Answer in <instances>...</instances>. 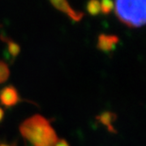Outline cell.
<instances>
[{
  "label": "cell",
  "mask_w": 146,
  "mask_h": 146,
  "mask_svg": "<svg viewBox=\"0 0 146 146\" xmlns=\"http://www.w3.org/2000/svg\"><path fill=\"white\" fill-rule=\"evenodd\" d=\"M22 137L34 146H55L57 135L45 117L35 114L25 120L19 126Z\"/></svg>",
  "instance_id": "cell-1"
},
{
  "label": "cell",
  "mask_w": 146,
  "mask_h": 146,
  "mask_svg": "<svg viewBox=\"0 0 146 146\" xmlns=\"http://www.w3.org/2000/svg\"><path fill=\"white\" fill-rule=\"evenodd\" d=\"M87 12L92 16L98 15L101 12V10H100V2L96 1V0L90 1L87 4Z\"/></svg>",
  "instance_id": "cell-9"
},
{
  "label": "cell",
  "mask_w": 146,
  "mask_h": 146,
  "mask_svg": "<svg viewBox=\"0 0 146 146\" xmlns=\"http://www.w3.org/2000/svg\"><path fill=\"white\" fill-rule=\"evenodd\" d=\"M55 146H70V144L64 139H58V141H57V143H56Z\"/></svg>",
  "instance_id": "cell-11"
},
{
  "label": "cell",
  "mask_w": 146,
  "mask_h": 146,
  "mask_svg": "<svg viewBox=\"0 0 146 146\" xmlns=\"http://www.w3.org/2000/svg\"><path fill=\"white\" fill-rule=\"evenodd\" d=\"M10 76V70L8 65L0 59V84L5 83Z\"/></svg>",
  "instance_id": "cell-8"
},
{
  "label": "cell",
  "mask_w": 146,
  "mask_h": 146,
  "mask_svg": "<svg viewBox=\"0 0 146 146\" xmlns=\"http://www.w3.org/2000/svg\"><path fill=\"white\" fill-rule=\"evenodd\" d=\"M117 115L115 113H113L112 112H103L102 113H100V115L96 116V119L98 121H100L102 125H104L108 131L113 132V133H115L116 130L113 129V122L116 120Z\"/></svg>",
  "instance_id": "cell-6"
},
{
  "label": "cell",
  "mask_w": 146,
  "mask_h": 146,
  "mask_svg": "<svg viewBox=\"0 0 146 146\" xmlns=\"http://www.w3.org/2000/svg\"><path fill=\"white\" fill-rule=\"evenodd\" d=\"M1 39L6 42L7 44V48H8V51L9 53L12 55V56L16 57L19 56V52H20V47L18 43H16L15 41H13V40L6 38V37H1Z\"/></svg>",
  "instance_id": "cell-7"
},
{
  "label": "cell",
  "mask_w": 146,
  "mask_h": 146,
  "mask_svg": "<svg viewBox=\"0 0 146 146\" xmlns=\"http://www.w3.org/2000/svg\"><path fill=\"white\" fill-rule=\"evenodd\" d=\"M50 3L56 9L67 14L74 21H80L83 19V17H84V13L72 9L71 6L69 5V3L64 1V0H54V1H51Z\"/></svg>",
  "instance_id": "cell-4"
},
{
  "label": "cell",
  "mask_w": 146,
  "mask_h": 146,
  "mask_svg": "<svg viewBox=\"0 0 146 146\" xmlns=\"http://www.w3.org/2000/svg\"><path fill=\"white\" fill-rule=\"evenodd\" d=\"M119 42L118 36L114 35H105L101 34L98 38L97 48L103 52H110L114 49Z\"/></svg>",
  "instance_id": "cell-5"
},
{
  "label": "cell",
  "mask_w": 146,
  "mask_h": 146,
  "mask_svg": "<svg viewBox=\"0 0 146 146\" xmlns=\"http://www.w3.org/2000/svg\"><path fill=\"white\" fill-rule=\"evenodd\" d=\"M114 10L121 22L129 27L146 25V0H122L114 2Z\"/></svg>",
  "instance_id": "cell-2"
},
{
  "label": "cell",
  "mask_w": 146,
  "mask_h": 146,
  "mask_svg": "<svg viewBox=\"0 0 146 146\" xmlns=\"http://www.w3.org/2000/svg\"><path fill=\"white\" fill-rule=\"evenodd\" d=\"M114 8V2L108 1V0H104L100 2V10L103 14H108L112 12V10Z\"/></svg>",
  "instance_id": "cell-10"
},
{
  "label": "cell",
  "mask_w": 146,
  "mask_h": 146,
  "mask_svg": "<svg viewBox=\"0 0 146 146\" xmlns=\"http://www.w3.org/2000/svg\"><path fill=\"white\" fill-rule=\"evenodd\" d=\"M19 101L18 91L13 86H8L0 92V102L3 106L10 108L15 106Z\"/></svg>",
  "instance_id": "cell-3"
},
{
  "label": "cell",
  "mask_w": 146,
  "mask_h": 146,
  "mask_svg": "<svg viewBox=\"0 0 146 146\" xmlns=\"http://www.w3.org/2000/svg\"><path fill=\"white\" fill-rule=\"evenodd\" d=\"M4 115H5V113H4V110L0 108V121H1L4 118Z\"/></svg>",
  "instance_id": "cell-12"
}]
</instances>
